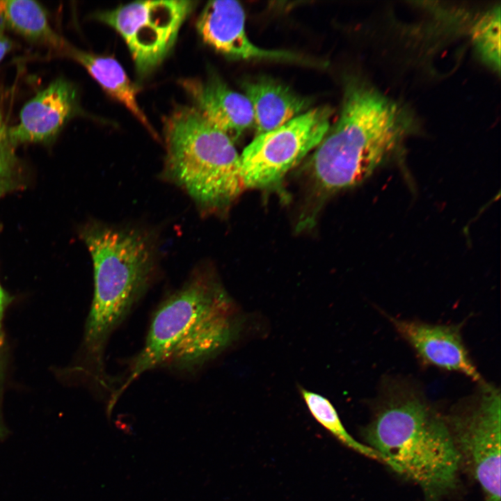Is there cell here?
I'll return each instance as SVG.
<instances>
[{"label":"cell","mask_w":501,"mask_h":501,"mask_svg":"<svg viewBox=\"0 0 501 501\" xmlns=\"http://www.w3.org/2000/svg\"><path fill=\"white\" fill-rule=\"evenodd\" d=\"M0 119V196L11 189L15 173V157Z\"/></svg>","instance_id":"d6986e66"},{"label":"cell","mask_w":501,"mask_h":501,"mask_svg":"<svg viewBox=\"0 0 501 501\" xmlns=\"http://www.w3.org/2000/svg\"><path fill=\"white\" fill-rule=\"evenodd\" d=\"M4 22L0 15V61L6 54L10 50L12 42L4 33Z\"/></svg>","instance_id":"44dd1931"},{"label":"cell","mask_w":501,"mask_h":501,"mask_svg":"<svg viewBox=\"0 0 501 501\" xmlns=\"http://www.w3.org/2000/svg\"><path fill=\"white\" fill-rule=\"evenodd\" d=\"M390 320L424 363L463 374L475 381H481L458 326L431 324L393 317H390Z\"/></svg>","instance_id":"8fae6325"},{"label":"cell","mask_w":501,"mask_h":501,"mask_svg":"<svg viewBox=\"0 0 501 501\" xmlns=\"http://www.w3.org/2000/svg\"><path fill=\"white\" fill-rule=\"evenodd\" d=\"M362 434L390 468L418 484L429 500L456 488L461 460L445 415L417 390L404 385L389 389Z\"/></svg>","instance_id":"7a4b0ae2"},{"label":"cell","mask_w":501,"mask_h":501,"mask_svg":"<svg viewBox=\"0 0 501 501\" xmlns=\"http://www.w3.org/2000/svg\"><path fill=\"white\" fill-rule=\"evenodd\" d=\"M246 15L237 1H209L197 20V29L203 41L218 52L240 60L296 61L301 58L285 51L259 47L248 38Z\"/></svg>","instance_id":"9c48e42d"},{"label":"cell","mask_w":501,"mask_h":501,"mask_svg":"<svg viewBox=\"0 0 501 501\" xmlns=\"http://www.w3.org/2000/svg\"><path fill=\"white\" fill-rule=\"evenodd\" d=\"M230 301L212 273L194 272L157 309L145 344L130 362L123 381L111 394L108 406L113 408L123 392L143 374L162 367L175 347L203 319Z\"/></svg>","instance_id":"5b68a950"},{"label":"cell","mask_w":501,"mask_h":501,"mask_svg":"<svg viewBox=\"0 0 501 501\" xmlns=\"http://www.w3.org/2000/svg\"><path fill=\"white\" fill-rule=\"evenodd\" d=\"M164 135L167 175L200 208H222L244 189L233 141L194 106L173 111Z\"/></svg>","instance_id":"277c9868"},{"label":"cell","mask_w":501,"mask_h":501,"mask_svg":"<svg viewBox=\"0 0 501 501\" xmlns=\"http://www.w3.org/2000/svg\"><path fill=\"white\" fill-rule=\"evenodd\" d=\"M461 466L480 485L485 501H500V393L488 384L445 415Z\"/></svg>","instance_id":"8992f818"},{"label":"cell","mask_w":501,"mask_h":501,"mask_svg":"<svg viewBox=\"0 0 501 501\" xmlns=\"http://www.w3.org/2000/svg\"><path fill=\"white\" fill-rule=\"evenodd\" d=\"M183 86L201 116L232 141L253 127V113L246 96L232 90L219 79L185 80Z\"/></svg>","instance_id":"4fadbf2b"},{"label":"cell","mask_w":501,"mask_h":501,"mask_svg":"<svg viewBox=\"0 0 501 501\" xmlns=\"http://www.w3.org/2000/svg\"><path fill=\"white\" fill-rule=\"evenodd\" d=\"M0 15L5 26L33 42L60 53L70 45L51 28L45 9L37 1H0Z\"/></svg>","instance_id":"2e32d148"},{"label":"cell","mask_w":501,"mask_h":501,"mask_svg":"<svg viewBox=\"0 0 501 501\" xmlns=\"http://www.w3.org/2000/svg\"><path fill=\"white\" fill-rule=\"evenodd\" d=\"M239 328L238 312L231 301L203 319L175 347L162 367L195 370L224 350Z\"/></svg>","instance_id":"7c38bea8"},{"label":"cell","mask_w":501,"mask_h":501,"mask_svg":"<svg viewBox=\"0 0 501 501\" xmlns=\"http://www.w3.org/2000/svg\"><path fill=\"white\" fill-rule=\"evenodd\" d=\"M12 301L11 297L4 291L0 285V351L3 344L2 322L6 308Z\"/></svg>","instance_id":"ffe728a7"},{"label":"cell","mask_w":501,"mask_h":501,"mask_svg":"<svg viewBox=\"0 0 501 501\" xmlns=\"http://www.w3.org/2000/svg\"><path fill=\"white\" fill-rule=\"evenodd\" d=\"M331 114L327 106L310 109L255 136L239 154L244 189H263L280 182L321 143L331 126Z\"/></svg>","instance_id":"52a82bcc"},{"label":"cell","mask_w":501,"mask_h":501,"mask_svg":"<svg viewBox=\"0 0 501 501\" xmlns=\"http://www.w3.org/2000/svg\"><path fill=\"white\" fill-rule=\"evenodd\" d=\"M471 39L480 59L493 70L500 68V9L494 6L473 24Z\"/></svg>","instance_id":"ac0fdd59"},{"label":"cell","mask_w":501,"mask_h":501,"mask_svg":"<svg viewBox=\"0 0 501 501\" xmlns=\"http://www.w3.org/2000/svg\"><path fill=\"white\" fill-rule=\"evenodd\" d=\"M62 54L84 67L107 93L122 104L152 134L157 136L137 102L138 88L116 59L83 51L70 45Z\"/></svg>","instance_id":"9a60e30c"},{"label":"cell","mask_w":501,"mask_h":501,"mask_svg":"<svg viewBox=\"0 0 501 501\" xmlns=\"http://www.w3.org/2000/svg\"><path fill=\"white\" fill-rule=\"evenodd\" d=\"M84 239L93 260L95 285L84 347L102 375L107 341L149 285L154 253L150 239L131 228L97 225Z\"/></svg>","instance_id":"3957f363"},{"label":"cell","mask_w":501,"mask_h":501,"mask_svg":"<svg viewBox=\"0 0 501 501\" xmlns=\"http://www.w3.org/2000/svg\"><path fill=\"white\" fill-rule=\"evenodd\" d=\"M253 113L256 136L276 129L307 111L310 101L269 78L243 84Z\"/></svg>","instance_id":"5bb4252c"},{"label":"cell","mask_w":501,"mask_h":501,"mask_svg":"<svg viewBox=\"0 0 501 501\" xmlns=\"http://www.w3.org/2000/svg\"><path fill=\"white\" fill-rule=\"evenodd\" d=\"M411 111L370 84H347L338 119L315 148L312 159L319 185L335 192L356 186L401 152L417 128Z\"/></svg>","instance_id":"6da1fadb"},{"label":"cell","mask_w":501,"mask_h":501,"mask_svg":"<svg viewBox=\"0 0 501 501\" xmlns=\"http://www.w3.org/2000/svg\"><path fill=\"white\" fill-rule=\"evenodd\" d=\"M76 110L74 88L66 79L58 78L23 106L19 123L7 129L8 139L13 147L21 143L49 141Z\"/></svg>","instance_id":"30bf717a"},{"label":"cell","mask_w":501,"mask_h":501,"mask_svg":"<svg viewBox=\"0 0 501 501\" xmlns=\"http://www.w3.org/2000/svg\"><path fill=\"white\" fill-rule=\"evenodd\" d=\"M195 4L193 1L184 0L137 1L94 17L122 36L137 72L145 75L171 49Z\"/></svg>","instance_id":"ba28073f"},{"label":"cell","mask_w":501,"mask_h":501,"mask_svg":"<svg viewBox=\"0 0 501 501\" xmlns=\"http://www.w3.org/2000/svg\"><path fill=\"white\" fill-rule=\"evenodd\" d=\"M301 395L312 416L331 435L349 448L388 466L383 456L368 445L360 443L344 427L333 405L325 397L300 387Z\"/></svg>","instance_id":"e0dca14e"}]
</instances>
